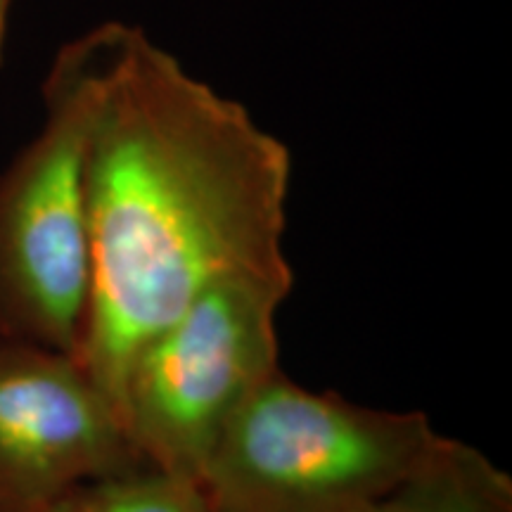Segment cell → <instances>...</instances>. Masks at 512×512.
Segmentation results:
<instances>
[{
	"label": "cell",
	"mask_w": 512,
	"mask_h": 512,
	"mask_svg": "<svg viewBox=\"0 0 512 512\" xmlns=\"http://www.w3.org/2000/svg\"><path fill=\"white\" fill-rule=\"evenodd\" d=\"M211 512H214V510H211Z\"/></svg>",
	"instance_id": "obj_9"
},
{
	"label": "cell",
	"mask_w": 512,
	"mask_h": 512,
	"mask_svg": "<svg viewBox=\"0 0 512 512\" xmlns=\"http://www.w3.org/2000/svg\"><path fill=\"white\" fill-rule=\"evenodd\" d=\"M439 437L425 413L311 392L278 370L228 422L200 484L214 512H366Z\"/></svg>",
	"instance_id": "obj_3"
},
{
	"label": "cell",
	"mask_w": 512,
	"mask_h": 512,
	"mask_svg": "<svg viewBox=\"0 0 512 512\" xmlns=\"http://www.w3.org/2000/svg\"><path fill=\"white\" fill-rule=\"evenodd\" d=\"M294 273L209 285L128 368L121 418L145 465L200 484L233 415L280 370L278 311Z\"/></svg>",
	"instance_id": "obj_4"
},
{
	"label": "cell",
	"mask_w": 512,
	"mask_h": 512,
	"mask_svg": "<svg viewBox=\"0 0 512 512\" xmlns=\"http://www.w3.org/2000/svg\"><path fill=\"white\" fill-rule=\"evenodd\" d=\"M41 512H211L202 484L155 467L83 482Z\"/></svg>",
	"instance_id": "obj_7"
},
{
	"label": "cell",
	"mask_w": 512,
	"mask_h": 512,
	"mask_svg": "<svg viewBox=\"0 0 512 512\" xmlns=\"http://www.w3.org/2000/svg\"><path fill=\"white\" fill-rule=\"evenodd\" d=\"M290 181L283 140L126 24L88 145L91 297L76 354L119 413L133 358L209 285L292 271Z\"/></svg>",
	"instance_id": "obj_1"
},
{
	"label": "cell",
	"mask_w": 512,
	"mask_h": 512,
	"mask_svg": "<svg viewBox=\"0 0 512 512\" xmlns=\"http://www.w3.org/2000/svg\"><path fill=\"white\" fill-rule=\"evenodd\" d=\"M10 3H12V0H0V62H3V53H5V38H8V17H10Z\"/></svg>",
	"instance_id": "obj_8"
},
{
	"label": "cell",
	"mask_w": 512,
	"mask_h": 512,
	"mask_svg": "<svg viewBox=\"0 0 512 512\" xmlns=\"http://www.w3.org/2000/svg\"><path fill=\"white\" fill-rule=\"evenodd\" d=\"M126 24L107 22L55 57L46 121L0 174V337L79 354L91 297L88 145Z\"/></svg>",
	"instance_id": "obj_2"
},
{
	"label": "cell",
	"mask_w": 512,
	"mask_h": 512,
	"mask_svg": "<svg viewBox=\"0 0 512 512\" xmlns=\"http://www.w3.org/2000/svg\"><path fill=\"white\" fill-rule=\"evenodd\" d=\"M145 465L119 408L64 351L0 337V512H41Z\"/></svg>",
	"instance_id": "obj_5"
},
{
	"label": "cell",
	"mask_w": 512,
	"mask_h": 512,
	"mask_svg": "<svg viewBox=\"0 0 512 512\" xmlns=\"http://www.w3.org/2000/svg\"><path fill=\"white\" fill-rule=\"evenodd\" d=\"M366 512H512V479L479 448L439 437Z\"/></svg>",
	"instance_id": "obj_6"
}]
</instances>
